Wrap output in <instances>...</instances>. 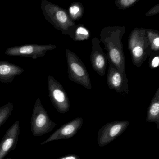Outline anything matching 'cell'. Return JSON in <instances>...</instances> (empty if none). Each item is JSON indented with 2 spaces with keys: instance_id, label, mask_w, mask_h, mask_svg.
<instances>
[{
  "instance_id": "obj_1",
  "label": "cell",
  "mask_w": 159,
  "mask_h": 159,
  "mask_svg": "<svg viewBox=\"0 0 159 159\" xmlns=\"http://www.w3.org/2000/svg\"><path fill=\"white\" fill-rule=\"evenodd\" d=\"M125 32L124 26H108L104 28L100 33V42L105 45L107 52L108 61L122 73H125V58L122 39Z\"/></svg>"
},
{
  "instance_id": "obj_2",
  "label": "cell",
  "mask_w": 159,
  "mask_h": 159,
  "mask_svg": "<svg viewBox=\"0 0 159 159\" xmlns=\"http://www.w3.org/2000/svg\"><path fill=\"white\" fill-rule=\"evenodd\" d=\"M41 9L46 21L62 34L71 38L77 25L67 11L47 0H42Z\"/></svg>"
},
{
  "instance_id": "obj_3",
  "label": "cell",
  "mask_w": 159,
  "mask_h": 159,
  "mask_svg": "<svg viewBox=\"0 0 159 159\" xmlns=\"http://www.w3.org/2000/svg\"><path fill=\"white\" fill-rule=\"evenodd\" d=\"M128 50L133 64L139 67L152 53L146 29L136 28L132 31L128 40Z\"/></svg>"
},
{
  "instance_id": "obj_4",
  "label": "cell",
  "mask_w": 159,
  "mask_h": 159,
  "mask_svg": "<svg viewBox=\"0 0 159 159\" xmlns=\"http://www.w3.org/2000/svg\"><path fill=\"white\" fill-rule=\"evenodd\" d=\"M56 123L50 119L39 98H37L32 111L30 127L32 135L39 137L51 132Z\"/></svg>"
},
{
  "instance_id": "obj_5",
  "label": "cell",
  "mask_w": 159,
  "mask_h": 159,
  "mask_svg": "<svg viewBox=\"0 0 159 159\" xmlns=\"http://www.w3.org/2000/svg\"><path fill=\"white\" fill-rule=\"evenodd\" d=\"M69 79L88 89L92 88L86 67L78 56L69 49L66 51Z\"/></svg>"
},
{
  "instance_id": "obj_6",
  "label": "cell",
  "mask_w": 159,
  "mask_h": 159,
  "mask_svg": "<svg viewBox=\"0 0 159 159\" xmlns=\"http://www.w3.org/2000/svg\"><path fill=\"white\" fill-rule=\"evenodd\" d=\"M47 84L49 96L52 104L57 112L61 114L67 113L70 109V103L63 85L51 75L48 76Z\"/></svg>"
},
{
  "instance_id": "obj_7",
  "label": "cell",
  "mask_w": 159,
  "mask_h": 159,
  "mask_svg": "<svg viewBox=\"0 0 159 159\" xmlns=\"http://www.w3.org/2000/svg\"><path fill=\"white\" fill-rule=\"evenodd\" d=\"M56 48L57 46L53 44H25L9 47L5 51V54L9 56L31 57L36 60L43 57L47 52Z\"/></svg>"
},
{
  "instance_id": "obj_8",
  "label": "cell",
  "mask_w": 159,
  "mask_h": 159,
  "mask_svg": "<svg viewBox=\"0 0 159 159\" xmlns=\"http://www.w3.org/2000/svg\"><path fill=\"white\" fill-rule=\"evenodd\" d=\"M129 124V121H115L103 125L98 132V146L102 148L115 140L126 130Z\"/></svg>"
},
{
  "instance_id": "obj_9",
  "label": "cell",
  "mask_w": 159,
  "mask_h": 159,
  "mask_svg": "<svg viewBox=\"0 0 159 159\" xmlns=\"http://www.w3.org/2000/svg\"><path fill=\"white\" fill-rule=\"evenodd\" d=\"M83 124L82 118H76L74 120L62 125L55 131L46 140L41 143V145L47 144L54 140L66 139L74 137L81 129Z\"/></svg>"
},
{
  "instance_id": "obj_10",
  "label": "cell",
  "mask_w": 159,
  "mask_h": 159,
  "mask_svg": "<svg viewBox=\"0 0 159 159\" xmlns=\"http://www.w3.org/2000/svg\"><path fill=\"white\" fill-rule=\"evenodd\" d=\"M100 41L98 38L92 39V50L90 56L92 66L100 76H105L107 69V56L100 46Z\"/></svg>"
},
{
  "instance_id": "obj_11",
  "label": "cell",
  "mask_w": 159,
  "mask_h": 159,
  "mask_svg": "<svg viewBox=\"0 0 159 159\" xmlns=\"http://www.w3.org/2000/svg\"><path fill=\"white\" fill-rule=\"evenodd\" d=\"M108 62L107 81L109 87L119 93L123 92L127 93L129 88L126 73L120 72L111 62Z\"/></svg>"
},
{
  "instance_id": "obj_12",
  "label": "cell",
  "mask_w": 159,
  "mask_h": 159,
  "mask_svg": "<svg viewBox=\"0 0 159 159\" xmlns=\"http://www.w3.org/2000/svg\"><path fill=\"white\" fill-rule=\"evenodd\" d=\"M19 121L17 120L7 130L0 142V159L4 157L16 148L20 134Z\"/></svg>"
},
{
  "instance_id": "obj_13",
  "label": "cell",
  "mask_w": 159,
  "mask_h": 159,
  "mask_svg": "<svg viewBox=\"0 0 159 159\" xmlns=\"http://www.w3.org/2000/svg\"><path fill=\"white\" fill-rule=\"evenodd\" d=\"M21 67L7 61H0V82L11 83L16 76L24 72Z\"/></svg>"
},
{
  "instance_id": "obj_14",
  "label": "cell",
  "mask_w": 159,
  "mask_h": 159,
  "mask_svg": "<svg viewBox=\"0 0 159 159\" xmlns=\"http://www.w3.org/2000/svg\"><path fill=\"white\" fill-rule=\"evenodd\" d=\"M146 122L155 123L159 129V89L156 91L148 109Z\"/></svg>"
},
{
  "instance_id": "obj_15",
  "label": "cell",
  "mask_w": 159,
  "mask_h": 159,
  "mask_svg": "<svg viewBox=\"0 0 159 159\" xmlns=\"http://www.w3.org/2000/svg\"><path fill=\"white\" fill-rule=\"evenodd\" d=\"M90 36L89 30L83 25H76L71 39L75 41H82L88 39L90 38Z\"/></svg>"
},
{
  "instance_id": "obj_16",
  "label": "cell",
  "mask_w": 159,
  "mask_h": 159,
  "mask_svg": "<svg viewBox=\"0 0 159 159\" xmlns=\"http://www.w3.org/2000/svg\"><path fill=\"white\" fill-rule=\"evenodd\" d=\"M149 42L150 50L152 53L158 52L159 49V32L152 30H146Z\"/></svg>"
},
{
  "instance_id": "obj_17",
  "label": "cell",
  "mask_w": 159,
  "mask_h": 159,
  "mask_svg": "<svg viewBox=\"0 0 159 159\" xmlns=\"http://www.w3.org/2000/svg\"><path fill=\"white\" fill-rule=\"evenodd\" d=\"M84 9L81 3L75 2L72 3L69 8L68 13L73 21H78L82 17Z\"/></svg>"
},
{
  "instance_id": "obj_18",
  "label": "cell",
  "mask_w": 159,
  "mask_h": 159,
  "mask_svg": "<svg viewBox=\"0 0 159 159\" xmlns=\"http://www.w3.org/2000/svg\"><path fill=\"white\" fill-rule=\"evenodd\" d=\"M13 108V104L11 103L0 107V127L6 122L11 115Z\"/></svg>"
},
{
  "instance_id": "obj_19",
  "label": "cell",
  "mask_w": 159,
  "mask_h": 159,
  "mask_svg": "<svg viewBox=\"0 0 159 159\" xmlns=\"http://www.w3.org/2000/svg\"><path fill=\"white\" fill-rule=\"evenodd\" d=\"M137 2V0H117L115 3L120 10H125L133 6Z\"/></svg>"
},
{
  "instance_id": "obj_20",
  "label": "cell",
  "mask_w": 159,
  "mask_h": 159,
  "mask_svg": "<svg viewBox=\"0 0 159 159\" xmlns=\"http://www.w3.org/2000/svg\"><path fill=\"white\" fill-rule=\"evenodd\" d=\"M159 13V4H157L153 7L152 9H151L149 11L146 13V16H151L155 15L158 14Z\"/></svg>"
},
{
  "instance_id": "obj_21",
  "label": "cell",
  "mask_w": 159,
  "mask_h": 159,
  "mask_svg": "<svg viewBox=\"0 0 159 159\" xmlns=\"http://www.w3.org/2000/svg\"><path fill=\"white\" fill-rule=\"evenodd\" d=\"M151 67L152 68H156L158 67L159 65V57L158 55L154 56V57L151 60Z\"/></svg>"
},
{
  "instance_id": "obj_22",
  "label": "cell",
  "mask_w": 159,
  "mask_h": 159,
  "mask_svg": "<svg viewBox=\"0 0 159 159\" xmlns=\"http://www.w3.org/2000/svg\"><path fill=\"white\" fill-rule=\"evenodd\" d=\"M57 159H81L79 155L74 153L67 154Z\"/></svg>"
},
{
  "instance_id": "obj_23",
  "label": "cell",
  "mask_w": 159,
  "mask_h": 159,
  "mask_svg": "<svg viewBox=\"0 0 159 159\" xmlns=\"http://www.w3.org/2000/svg\"><path fill=\"white\" fill-rule=\"evenodd\" d=\"M11 159V158H7V159Z\"/></svg>"
}]
</instances>
